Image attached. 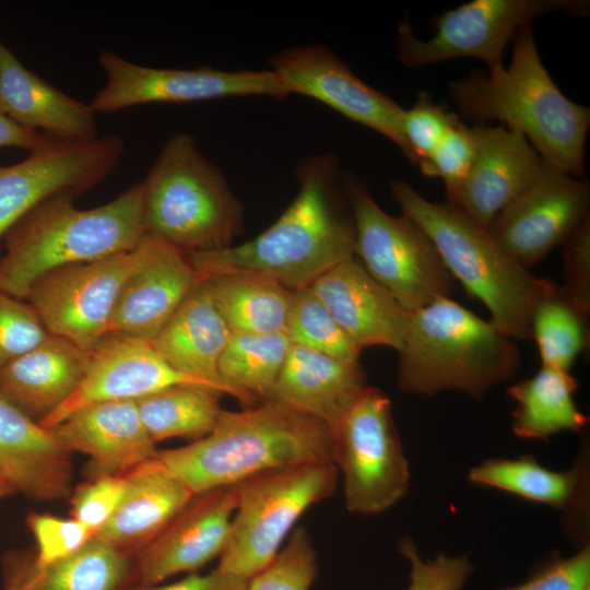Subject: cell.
Masks as SVG:
<instances>
[{
    "instance_id": "obj_1",
    "label": "cell",
    "mask_w": 590,
    "mask_h": 590,
    "mask_svg": "<svg viewBox=\"0 0 590 590\" xmlns=\"http://www.w3.org/2000/svg\"><path fill=\"white\" fill-rule=\"evenodd\" d=\"M295 175V199L261 234L240 245L186 253L201 279L245 273L297 291L355 257L354 219L338 157L307 156Z\"/></svg>"
},
{
    "instance_id": "obj_2",
    "label": "cell",
    "mask_w": 590,
    "mask_h": 590,
    "mask_svg": "<svg viewBox=\"0 0 590 590\" xmlns=\"http://www.w3.org/2000/svg\"><path fill=\"white\" fill-rule=\"evenodd\" d=\"M510 64L476 71L449 84V96L468 119L498 120L523 135L543 161L580 178L590 109L568 99L540 59L532 24L512 38Z\"/></svg>"
},
{
    "instance_id": "obj_3",
    "label": "cell",
    "mask_w": 590,
    "mask_h": 590,
    "mask_svg": "<svg viewBox=\"0 0 590 590\" xmlns=\"http://www.w3.org/2000/svg\"><path fill=\"white\" fill-rule=\"evenodd\" d=\"M334 432L322 421L268 400L241 411L222 410L205 437L157 450L155 457L199 494L273 469L334 463Z\"/></svg>"
},
{
    "instance_id": "obj_4",
    "label": "cell",
    "mask_w": 590,
    "mask_h": 590,
    "mask_svg": "<svg viewBox=\"0 0 590 590\" xmlns=\"http://www.w3.org/2000/svg\"><path fill=\"white\" fill-rule=\"evenodd\" d=\"M75 197L62 192L43 200L7 233L0 292L24 299L46 272L131 251L145 236L142 181L93 209H78Z\"/></svg>"
},
{
    "instance_id": "obj_5",
    "label": "cell",
    "mask_w": 590,
    "mask_h": 590,
    "mask_svg": "<svg viewBox=\"0 0 590 590\" xmlns=\"http://www.w3.org/2000/svg\"><path fill=\"white\" fill-rule=\"evenodd\" d=\"M398 353V388L424 396L452 390L482 400L520 364L514 340L450 297L410 314Z\"/></svg>"
},
{
    "instance_id": "obj_6",
    "label": "cell",
    "mask_w": 590,
    "mask_h": 590,
    "mask_svg": "<svg viewBox=\"0 0 590 590\" xmlns=\"http://www.w3.org/2000/svg\"><path fill=\"white\" fill-rule=\"evenodd\" d=\"M390 189L402 214L426 233L451 276L485 305L497 329L514 341L531 339L533 307L553 281L517 263L452 203L432 202L402 180Z\"/></svg>"
},
{
    "instance_id": "obj_7",
    "label": "cell",
    "mask_w": 590,
    "mask_h": 590,
    "mask_svg": "<svg viewBox=\"0 0 590 590\" xmlns=\"http://www.w3.org/2000/svg\"><path fill=\"white\" fill-rule=\"evenodd\" d=\"M142 185L145 235L186 253L229 247L243 231L240 201L189 133L164 143Z\"/></svg>"
},
{
    "instance_id": "obj_8",
    "label": "cell",
    "mask_w": 590,
    "mask_h": 590,
    "mask_svg": "<svg viewBox=\"0 0 590 590\" xmlns=\"http://www.w3.org/2000/svg\"><path fill=\"white\" fill-rule=\"evenodd\" d=\"M338 477L333 462H312L237 483V504L217 567L252 578L276 555L299 517L334 494Z\"/></svg>"
},
{
    "instance_id": "obj_9",
    "label": "cell",
    "mask_w": 590,
    "mask_h": 590,
    "mask_svg": "<svg viewBox=\"0 0 590 590\" xmlns=\"http://www.w3.org/2000/svg\"><path fill=\"white\" fill-rule=\"evenodd\" d=\"M355 225V256L408 311L450 297L455 279L426 233L404 214L392 216L356 178L344 175Z\"/></svg>"
},
{
    "instance_id": "obj_10",
    "label": "cell",
    "mask_w": 590,
    "mask_h": 590,
    "mask_svg": "<svg viewBox=\"0 0 590 590\" xmlns=\"http://www.w3.org/2000/svg\"><path fill=\"white\" fill-rule=\"evenodd\" d=\"M334 464L343 475L346 509L377 515L396 505L410 484V467L389 397L368 386L334 432Z\"/></svg>"
},
{
    "instance_id": "obj_11",
    "label": "cell",
    "mask_w": 590,
    "mask_h": 590,
    "mask_svg": "<svg viewBox=\"0 0 590 590\" xmlns=\"http://www.w3.org/2000/svg\"><path fill=\"white\" fill-rule=\"evenodd\" d=\"M588 0H473L435 17L436 33L418 39L409 24L399 28L398 59L409 68L455 58H476L488 70L503 64L509 40L523 26L551 12L586 17Z\"/></svg>"
},
{
    "instance_id": "obj_12",
    "label": "cell",
    "mask_w": 590,
    "mask_h": 590,
    "mask_svg": "<svg viewBox=\"0 0 590 590\" xmlns=\"http://www.w3.org/2000/svg\"><path fill=\"white\" fill-rule=\"evenodd\" d=\"M98 63L106 81L90 103L96 114L153 103L182 104L236 96L282 99L287 96L271 69L155 68L134 63L109 50L99 54Z\"/></svg>"
},
{
    "instance_id": "obj_13",
    "label": "cell",
    "mask_w": 590,
    "mask_h": 590,
    "mask_svg": "<svg viewBox=\"0 0 590 590\" xmlns=\"http://www.w3.org/2000/svg\"><path fill=\"white\" fill-rule=\"evenodd\" d=\"M135 258L134 248L56 268L32 283L24 300L33 306L50 334L87 351L109 332L119 291Z\"/></svg>"
},
{
    "instance_id": "obj_14",
    "label": "cell",
    "mask_w": 590,
    "mask_h": 590,
    "mask_svg": "<svg viewBox=\"0 0 590 590\" xmlns=\"http://www.w3.org/2000/svg\"><path fill=\"white\" fill-rule=\"evenodd\" d=\"M125 148L114 134L83 142L51 139L23 161L0 166V241L43 200L62 192L79 196L107 178Z\"/></svg>"
},
{
    "instance_id": "obj_15",
    "label": "cell",
    "mask_w": 590,
    "mask_h": 590,
    "mask_svg": "<svg viewBox=\"0 0 590 590\" xmlns=\"http://www.w3.org/2000/svg\"><path fill=\"white\" fill-rule=\"evenodd\" d=\"M270 64L287 95L299 94L326 104L393 142L413 163L402 132L404 108L358 79L329 48H288L274 56Z\"/></svg>"
},
{
    "instance_id": "obj_16",
    "label": "cell",
    "mask_w": 590,
    "mask_h": 590,
    "mask_svg": "<svg viewBox=\"0 0 590 590\" xmlns=\"http://www.w3.org/2000/svg\"><path fill=\"white\" fill-rule=\"evenodd\" d=\"M589 202L586 180L543 161L536 180L496 216L487 231L509 257L531 270L590 216Z\"/></svg>"
},
{
    "instance_id": "obj_17",
    "label": "cell",
    "mask_w": 590,
    "mask_h": 590,
    "mask_svg": "<svg viewBox=\"0 0 590 590\" xmlns=\"http://www.w3.org/2000/svg\"><path fill=\"white\" fill-rule=\"evenodd\" d=\"M236 504L235 485L194 494L162 532L135 552L138 583L157 585L220 557Z\"/></svg>"
},
{
    "instance_id": "obj_18",
    "label": "cell",
    "mask_w": 590,
    "mask_h": 590,
    "mask_svg": "<svg viewBox=\"0 0 590 590\" xmlns=\"http://www.w3.org/2000/svg\"><path fill=\"white\" fill-rule=\"evenodd\" d=\"M119 291L109 332L153 341L201 282L186 252L145 235Z\"/></svg>"
},
{
    "instance_id": "obj_19",
    "label": "cell",
    "mask_w": 590,
    "mask_h": 590,
    "mask_svg": "<svg viewBox=\"0 0 590 590\" xmlns=\"http://www.w3.org/2000/svg\"><path fill=\"white\" fill-rule=\"evenodd\" d=\"M87 351L88 363L79 388L39 422L40 426L50 429L76 409L91 403L137 400L177 384L204 385L174 369L151 341L137 337L108 332Z\"/></svg>"
},
{
    "instance_id": "obj_20",
    "label": "cell",
    "mask_w": 590,
    "mask_h": 590,
    "mask_svg": "<svg viewBox=\"0 0 590 590\" xmlns=\"http://www.w3.org/2000/svg\"><path fill=\"white\" fill-rule=\"evenodd\" d=\"M471 169L448 202L488 229L496 216L539 177L543 160L528 140L504 126L471 127Z\"/></svg>"
},
{
    "instance_id": "obj_21",
    "label": "cell",
    "mask_w": 590,
    "mask_h": 590,
    "mask_svg": "<svg viewBox=\"0 0 590 590\" xmlns=\"http://www.w3.org/2000/svg\"><path fill=\"white\" fill-rule=\"evenodd\" d=\"M309 287L361 351L368 346L401 350L411 312L355 257L332 267Z\"/></svg>"
},
{
    "instance_id": "obj_22",
    "label": "cell",
    "mask_w": 590,
    "mask_h": 590,
    "mask_svg": "<svg viewBox=\"0 0 590 590\" xmlns=\"http://www.w3.org/2000/svg\"><path fill=\"white\" fill-rule=\"evenodd\" d=\"M50 430L69 451L88 457L85 474L90 480L125 475L157 451L134 400L84 405Z\"/></svg>"
},
{
    "instance_id": "obj_23",
    "label": "cell",
    "mask_w": 590,
    "mask_h": 590,
    "mask_svg": "<svg viewBox=\"0 0 590 590\" xmlns=\"http://www.w3.org/2000/svg\"><path fill=\"white\" fill-rule=\"evenodd\" d=\"M71 453L50 429L0 396V481L14 494L37 502L69 495Z\"/></svg>"
},
{
    "instance_id": "obj_24",
    "label": "cell",
    "mask_w": 590,
    "mask_h": 590,
    "mask_svg": "<svg viewBox=\"0 0 590 590\" xmlns=\"http://www.w3.org/2000/svg\"><path fill=\"white\" fill-rule=\"evenodd\" d=\"M0 111L50 139L83 142L98 137L96 113L90 104L71 97L27 69L1 40Z\"/></svg>"
},
{
    "instance_id": "obj_25",
    "label": "cell",
    "mask_w": 590,
    "mask_h": 590,
    "mask_svg": "<svg viewBox=\"0 0 590 590\" xmlns=\"http://www.w3.org/2000/svg\"><path fill=\"white\" fill-rule=\"evenodd\" d=\"M367 387L359 363L345 362L292 343L266 401L297 409L335 432Z\"/></svg>"
},
{
    "instance_id": "obj_26",
    "label": "cell",
    "mask_w": 590,
    "mask_h": 590,
    "mask_svg": "<svg viewBox=\"0 0 590 590\" xmlns=\"http://www.w3.org/2000/svg\"><path fill=\"white\" fill-rule=\"evenodd\" d=\"M87 363L88 351L49 334L0 371V396L39 423L74 393Z\"/></svg>"
},
{
    "instance_id": "obj_27",
    "label": "cell",
    "mask_w": 590,
    "mask_h": 590,
    "mask_svg": "<svg viewBox=\"0 0 590 590\" xmlns=\"http://www.w3.org/2000/svg\"><path fill=\"white\" fill-rule=\"evenodd\" d=\"M126 481L119 506L95 536L135 554L162 532L194 494L156 457L128 472Z\"/></svg>"
},
{
    "instance_id": "obj_28",
    "label": "cell",
    "mask_w": 590,
    "mask_h": 590,
    "mask_svg": "<svg viewBox=\"0 0 590 590\" xmlns=\"http://www.w3.org/2000/svg\"><path fill=\"white\" fill-rule=\"evenodd\" d=\"M231 335L208 281L202 279L152 344L174 369L227 394L219 375V361Z\"/></svg>"
},
{
    "instance_id": "obj_29",
    "label": "cell",
    "mask_w": 590,
    "mask_h": 590,
    "mask_svg": "<svg viewBox=\"0 0 590 590\" xmlns=\"http://www.w3.org/2000/svg\"><path fill=\"white\" fill-rule=\"evenodd\" d=\"M4 566L21 590H131L138 585L134 554L97 536L43 568L33 564L32 555L11 556Z\"/></svg>"
},
{
    "instance_id": "obj_30",
    "label": "cell",
    "mask_w": 590,
    "mask_h": 590,
    "mask_svg": "<svg viewBox=\"0 0 590 590\" xmlns=\"http://www.w3.org/2000/svg\"><path fill=\"white\" fill-rule=\"evenodd\" d=\"M578 380L570 371L542 366L539 371L507 390L516 406L512 430L523 439H547L565 430L581 432L589 420L578 409L574 394Z\"/></svg>"
},
{
    "instance_id": "obj_31",
    "label": "cell",
    "mask_w": 590,
    "mask_h": 590,
    "mask_svg": "<svg viewBox=\"0 0 590 590\" xmlns=\"http://www.w3.org/2000/svg\"><path fill=\"white\" fill-rule=\"evenodd\" d=\"M204 280L232 333H285L294 291L245 273Z\"/></svg>"
},
{
    "instance_id": "obj_32",
    "label": "cell",
    "mask_w": 590,
    "mask_h": 590,
    "mask_svg": "<svg viewBox=\"0 0 590 590\" xmlns=\"http://www.w3.org/2000/svg\"><path fill=\"white\" fill-rule=\"evenodd\" d=\"M469 480L565 511L579 507L588 481L581 465L554 471L530 457L485 461L471 469Z\"/></svg>"
},
{
    "instance_id": "obj_33",
    "label": "cell",
    "mask_w": 590,
    "mask_h": 590,
    "mask_svg": "<svg viewBox=\"0 0 590 590\" xmlns=\"http://www.w3.org/2000/svg\"><path fill=\"white\" fill-rule=\"evenodd\" d=\"M222 392L199 384H177L135 401L141 423L153 442L205 437L222 412Z\"/></svg>"
},
{
    "instance_id": "obj_34",
    "label": "cell",
    "mask_w": 590,
    "mask_h": 590,
    "mask_svg": "<svg viewBox=\"0 0 590 590\" xmlns=\"http://www.w3.org/2000/svg\"><path fill=\"white\" fill-rule=\"evenodd\" d=\"M291 345L286 333H232L219 361L227 394L250 406L266 401Z\"/></svg>"
},
{
    "instance_id": "obj_35",
    "label": "cell",
    "mask_w": 590,
    "mask_h": 590,
    "mask_svg": "<svg viewBox=\"0 0 590 590\" xmlns=\"http://www.w3.org/2000/svg\"><path fill=\"white\" fill-rule=\"evenodd\" d=\"M587 317L558 284L551 283L531 315V339L536 342L542 366L570 371L589 345Z\"/></svg>"
},
{
    "instance_id": "obj_36",
    "label": "cell",
    "mask_w": 590,
    "mask_h": 590,
    "mask_svg": "<svg viewBox=\"0 0 590 590\" xmlns=\"http://www.w3.org/2000/svg\"><path fill=\"white\" fill-rule=\"evenodd\" d=\"M285 333L294 344L345 362L359 363L362 351L347 338L309 286L294 291Z\"/></svg>"
},
{
    "instance_id": "obj_37",
    "label": "cell",
    "mask_w": 590,
    "mask_h": 590,
    "mask_svg": "<svg viewBox=\"0 0 590 590\" xmlns=\"http://www.w3.org/2000/svg\"><path fill=\"white\" fill-rule=\"evenodd\" d=\"M318 575L317 554L298 527L272 560L248 581L247 590H309Z\"/></svg>"
},
{
    "instance_id": "obj_38",
    "label": "cell",
    "mask_w": 590,
    "mask_h": 590,
    "mask_svg": "<svg viewBox=\"0 0 590 590\" xmlns=\"http://www.w3.org/2000/svg\"><path fill=\"white\" fill-rule=\"evenodd\" d=\"M26 524L36 542L32 560L38 568L75 553L96 534L74 518L64 519L49 514L32 512Z\"/></svg>"
},
{
    "instance_id": "obj_39",
    "label": "cell",
    "mask_w": 590,
    "mask_h": 590,
    "mask_svg": "<svg viewBox=\"0 0 590 590\" xmlns=\"http://www.w3.org/2000/svg\"><path fill=\"white\" fill-rule=\"evenodd\" d=\"M460 118L441 105L435 104L427 92H418L416 102L403 110L402 132L413 163L425 160Z\"/></svg>"
},
{
    "instance_id": "obj_40",
    "label": "cell",
    "mask_w": 590,
    "mask_h": 590,
    "mask_svg": "<svg viewBox=\"0 0 590 590\" xmlns=\"http://www.w3.org/2000/svg\"><path fill=\"white\" fill-rule=\"evenodd\" d=\"M49 334L30 303L0 292V371Z\"/></svg>"
},
{
    "instance_id": "obj_41",
    "label": "cell",
    "mask_w": 590,
    "mask_h": 590,
    "mask_svg": "<svg viewBox=\"0 0 590 590\" xmlns=\"http://www.w3.org/2000/svg\"><path fill=\"white\" fill-rule=\"evenodd\" d=\"M475 154L471 127L456 125L425 160L417 165L427 177L440 178L450 199L465 180Z\"/></svg>"
},
{
    "instance_id": "obj_42",
    "label": "cell",
    "mask_w": 590,
    "mask_h": 590,
    "mask_svg": "<svg viewBox=\"0 0 590 590\" xmlns=\"http://www.w3.org/2000/svg\"><path fill=\"white\" fill-rule=\"evenodd\" d=\"M399 552L410 564L406 590H461L473 570L464 556L439 554L424 559L410 539L399 542Z\"/></svg>"
},
{
    "instance_id": "obj_43",
    "label": "cell",
    "mask_w": 590,
    "mask_h": 590,
    "mask_svg": "<svg viewBox=\"0 0 590 590\" xmlns=\"http://www.w3.org/2000/svg\"><path fill=\"white\" fill-rule=\"evenodd\" d=\"M126 487V474L103 476L81 484L71 497L72 518L97 533L116 511Z\"/></svg>"
},
{
    "instance_id": "obj_44",
    "label": "cell",
    "mask_w": 590,
    "mask_h": 590,
    "mask_svg": "<svg viewBox=\"0 0 590 590\" xmlns=\"http://www.w3.org/2000/svg\"><path fill=\"white\" fill-rule=\"evenodd\" d=\"M563 293L586 316L590 312V216L563 244Z\"/></svg>"
},
{
    "instance_id": "obj_45",
    "label": "cell",
    "mask_w": 590,
    "mask_h": 590,
    "mask_svg": "<svg viewBox=\"0 0 590 590\" xmlns=\"http://www.w3.org/2000/svg\"><path fill=\"white\" fill-rule=\"evenodd\" d=\"M590 586V550L583 546L570 557L556 558L526 581L502 590H585Z\"/></svg>"
},
{
    "instance_id": "obj_46",
    "label": "cell",
    "mask_w": 590,
    "mask_h": 590,
    "mask_svg": "<svg viewBox=\"0 0 590 590\" xmlns=\"http://www.w3.org/2000/svg\"><path fill=\"white\" fill-rule=\"evenodd\" d=\"M249 579L229 574L216 567L209 574H192L176 582L135 585L131 590H247Z\"/></svg>"
},
{
    "instance_id": "obj_47",
    "label": "cell",
    "mask_w": 590,
    "mask_h": 590,
    "mask_svg": "<svg viewBox=\"0 0 590 590\" xmlns=\"http://www.w3.org/2000/svg\"><path fill=\"white\" fill-rule=\"evenodd\" d=\"M50 141V138L17 125L0 111V148H19L32 153Z\"/></svg>"
},
{
    "instance_id": "obj_48",
    "label": "cell",
    "mask_w": 590,
    "mask_h": 590,
    "mask_svg": "<svg viewBox=\"0 0 590 590\" xmlns=\"http://www.w3.org/2000/svg\"><path fill=\"white\" fill-rule=\"evenodd\" d=\"M3 590H21L16 579L5 573V583Z\"/></svg>"
},
{
    "instance_id": "obj_49",
    "label": "cell",
    "mask_w": 590,
    "mask_h": 590,
    "mask_svg": "<svg viewBox=\"0 0 590 590\" xmlns=\"http://www.w3.org/2000/svg\"><path fill=\"white\" fill-rule=\"evenodd\" d=\"M14 494L9 485L0 481V500Z\"/></svg>"
},
{
    "instance_id": "obj_50",
    "label": "cell",
    "mask_w": 590,
    "mask_h": 590,
    "mask_svg": "<svg viewBox=\"0 0 590 590\" xmlns=\"http://www.w3.org/2000/svg\"><path fill=\"white\" fill-rule=\"evenodd\" d=\"M585 590H590V586H589V587H587V588H586Z\"/></svg>"
}]
</instances>
